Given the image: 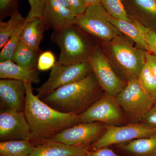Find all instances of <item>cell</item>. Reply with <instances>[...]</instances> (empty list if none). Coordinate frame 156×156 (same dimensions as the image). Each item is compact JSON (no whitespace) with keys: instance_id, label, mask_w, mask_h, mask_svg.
I'll return each mask as SVG.
<instances>
[{"instance_id":"obj_23","label":"cell","mask_w":156,"mask_h":156,"mask_svg":"<svg viewBox=\"0 0 156 156\" xmlns=\"http://www.w3.org/2000/svg\"><path fill=\"white\" fill-rule=\"evenodd\" d=\"M25 21V18L23 17L19 12L10 17L6 22H0V48L2 49L9 38L14 34L20 24Z\"/></svg>"},{"instance_id":"obj_10","label":"cell","mask_w":156,"mask_h":156,"mask_svg":"<svg viewBox=\"0 0 156 156\" xmlns=\"http://www.w3.org/2000/svg\"><path fill=\"white\" fill-rule=\"evenodd\" d=\"M105 130V124L99 122L81 123L62 130L50 140L68 145H89Z\"/></svg>"},{"instance_id":"obj_2","label":"cell","mask_w":156,"mask_h":156,"mask_svg":"<svg viewBox=\"0 0 156 156\" xmlns=\"http://www.w3.org/2000/svg\"><path fill=\"white\" fill-rule=\"evenodd\" d=\"M100 88L92 72L56 89L41 100L58 112L80 115L100 98Z\"/></svg>"},{"instance_id":"obj_28","label":"cell","mask_w":156,"mask_h":156,"mask_svg":"<svg viewBox=\"0 0 156 156\" xmlns=\"http://www.w3.org/2000/svg\"><path fill=\"white\" fill-rule=\"evenodd\" d=\"M56 63V58L51 51L42 52L38 59L37 68L39 71H44L52 69Z\"/></svg>"},{"instance_id":"obj_35","label":"cell","mask_w":156,"mask_h":156,"mask_svg":"<svg viewBox=\"0 0 156 156\" xmlns=\"http://www.w3.org/2000/svg\"><path fill=\"white\" fill-rule=\"evenodd\" d=\"M87 7L94 4L100 3L101 0H84Z\"/></svg>"},{"instance_id":"obj_34","label":"cell","mask_w":156,"mask_h":156,"mask_svg":"<svg viewBox=\"0 0 156 156\" xmlns=\"http://www.w3.org/2000/svg\"><path fill=\"white\" fill-rule=\"evenodd\" d=\"M146 62L156 78V56L149 53H146Z\"/></svg>"},{"instance_id":"obj_19","label":"cell","mask_w":156,"mask_h":156,"mask_svg":"<svg viewBox=\"0 0 156 156\" xmlns=\"http://www.w3.org/2000/svg\"><path fill=\"white\" fill-rule=\"evenodd\" d=\"M119 147L132 156H156V134L121 144Z\"/></svg>"},{"instance_id":"obj_4","label":"cell","mask_w":156,"mask_h":156,"mask_svg":"<svg viewBox=\"0 0 156 156\" xmlns=\"http://www.w3.org/2000/svg\"><path fill=\"white\" fill-rule=\"evenodd\" d=\"M115 98L125 116L132 123L140 122L155 103L143 89L138 79L128 81Z\"/></svg>"},{"instance_id":"obj_8","label":"cell","mask_w":156,"mask_h":156,"mask_svg":"<svg viewBox=\"0 0 156 156\" xmlns=\"http://www.w3.org/2000/svg\"><path fill=\"white\" fill-rule=\"evenodd\" d=\"M79 116L81 123L99 122L109 126L122 122L125 117L115 98L108 94L101 97Z\"/></svg>"},{"instance_id":"obj_21","label":"cell","mask_w":156,"mask_h":156,"mask_svg":"<svg viewBox=\"0 0 156 156\" xmlns=\"http://www.w3.org/2000/svg\"><path fill=\"white\" fill-rule=\"evenodd\" d=\"M34 147L30 140H25L1 141L0 156H28Z\"/></svg>"},{"instance_id":"obj_7","label":"cell","mask_w":156,"mask_h":156,"mask_svg":"<svg viewBox=\"0 0 156 156\" xmlns=\"http://www.w3.org/2000/svg\"><path fill=\"white\" fill-rule=\"evenodd\" d=\"M105 127L106 130L102 136L91 145L92 150L125 143L156 134V128L140 122L122 126L105 125Z\"/></svg>"},{"instance_id":"obj_15","label":"cell","mask_w":156,"mask_h":156,"mask_svg":"<svg viewBox=\"0 0 156 156\" xmlns=\"http://www.w3.org/2000/svg\"><path fill=\"white\" fill-rule=\"evenodd\" d=\"M89 145H68L48 140L35 146L28 156H86Z\"/></svg>"},{"instance_id":"obj_16","label":"cell","mask_w":156,"mask_h":156,"mask_svg":"<svg viewBox=\"0 0 156 156\" xmlns=\"http://www.w3.org/2000/svg\"><path fill=\"white\" fill-rule=\"evenodd\" d=\"M49 28L43 17H34L29 20H26L20 41L34 50L40 51V45L45 31Z\"/></svg>"},{"instance_id":"obj_5","label":"cell","mask_w":156,"mask_h":156,"mask_svg":"<svg viewBox=\"0 0 156 156\" xmlns=\"http://www.w3.org/2000/svg\"><path fill=\"white\" fill-rule=\"evenodd\" d=\"M109 14L101 3L87 7L83 14L76 16L75 24L90 35L104 41L116 37L119 30L109 20Z\"/></svg>"},{"instance_id":"obj_11","label":"cell","mask_w":156,"mask_h":156,"mask_svg":"<svg viewBox=\"0 0 156 156\" xmlns=\"http://www.w3.org/2000/svg\"><path fill=\"white\" fill-rule=\"evenodd\" d=\"M88 62L98 85L106 94L115 98L126 87L100 50H95Z\"/></svg>"},{"instance_id":"obj_14","label":"cell","mask_w":156,"mask_h":156,"mask_svg":"<svg viewBox=\"0 0 156 156\" xmlns=\"http://www.w3.org/2000/svg\"><path fill=\"white\" fill-rule=\"evenodd\" d=\"M76 16L58 0H46L41 15L53 31L61 30L74 24Z\"/></svg>"},{"instance_id":"obj_33","label":"cell","mask_w":156,"mask_h":156,"mask_svg":"<svg viewBox=\"0 0 156 156\" xmlns=\"http://www.w3.org/2000/svg\"><path fill=\"white\" fill-rule=\"evenodd\" d=\"M86 156H119L111 149L107 147L89 151Z\"/></svg>"},{"instance_id":"obj_30","label":"cell","mask_w":156,"mask_h":156,"mask_svg":"<svg viewBox=\"0 0 156 156\" xmlns=\"http://www.w3.org/2000/svg\"><path fill=\"white\" fill-rule=\"evenodd\" d=\"M66 8L70 10L76 16L83 13L87 6L84 0H58Z\"/></svg>"},{"instance_id":"obj_3","label":"cell","mask_w":156,"mask_h":156,"mask_svg":"<svg viewBox=\"0 0 156 156\" xmlns=\"http://www.w3.org/2000/svg\"><path fill=\"white\" fill-rule=\"evenodd\" d=\"M79 29L74 24L61 30L53 31L51 41L59 48L58 61L60 63L71 65L88 62L95 52L90 50Z\"/></svg>"},{"instance_id":"obj_24","label":"cell","mask_w":156,"mask_h":156,"mask_svg":"<svg viewBox=\"0 0 156 156\" xmlns=\"http://www.w3.org/2000/svg\"><path fill=\"white\" fill-rule=\"evenodd\" d=\"M25 21L18 26L2 48L0 52V62L12 60L14 52L20 41L21 33Z\"/></svg>"},{"instance_id":"obj_20","label":"cell","mask_w":156,"mask_h":156,"mask_svg":"<svg viewBox=\"0 0 156 156\" xmlns=\"http://www.w3.org/2000/svg\"><path fill=\"white\" fill-rule=\"evenodd\" d=\"M41 52V50H34L20 40L11 61L23 67L37 69L38 59Z\"/></svg>"},{"instance_id":"obj_27","label":"cell","mask_w":156,"mask_h":156,"mask_svg":"<svg viewBox=\"0 0 156 156\" xmlns=\"http://www.w3.org/2000/svg\"><path fill=\"white\" fill-rule=\"evenodd\" d=\"M133 22L139 30L150 52L156 56V32L141 24L137 20H133Z\"/></svg>"},{"instance_id":"obj_9","label":"cell","mask_w":156,"mask_h":156,"mask_svg":"<svg viewBox=\"0 0 156 156\" xmlns=\"http://www.w3.org/2000/svg\"><path fill=\"white\" fill-rule=\"evenodd\" d=\"M32 138L31 129L24 112L9 108H1V141L20 140L30 141Z\"/></svg>"},{"instance_id":"obj_1","label":"cell","mask_w":156,"mask_h":156,"mask_svg":"<svg viewBox=\"0 0 156 156\" xmlns=\"http://www.w3.org/2000/svg\"><path fill=\"white\" fill-rule=\"evenodd\" d=\"M24 83L26 90L24 113L31 129V140L43 142L62 130L81 123L79 115L56 110L34 94L31 83Z\"/></svg>"},{"instance_id":"obj_31","label":"cell","mask_w":156,"mask_h":156,"mask_svg":"<svg viewBox=\"0 0 156 156\" xmlns=\"http://www.w3.org/2000/svg\"><path fill=\"white\" fill-rule=\"evenodd\" d=\"M30 10L25 17L26 20H29L33 17H41L42 12L44 7L46 0H28Z\"/></svg>"},{"instance_id":"obj_32","label":"cell","mask_w":156,"mask_h":156,"mask_svg":"<svg viewBox=\"0 0 156 156\" xmlns=\"http://www.w3.org/2000/svg\"><path fill=\"white\" fill-rule=\"evenodd\" d=\"M140 123L149 127L156 128V102L153 106L143 118Z\"/></svg>"},{"instance_id":"obj_18","label":"cell","mask_w":156,"mask_h":156,"mask_svg":"<svg viewBox=\"0 0 156 156\" xmlns=\"http://www.w3.org/2000/svg\"><path fill=\"white\" fill-rule=\"evenodd\" d=\"M128 9L136 17L142 18L146 27L156 32V2L154 0H128Z\"/></svg>"},{"instance_id":"obj_13","label":"cell","mask_w":156,"mask_h":156,"mask_svg":"<svg viewBox=\"0 0 156 156\" xmlns=\"http://www.w3.org/2000/svg\"><path fill=\"white\" fill-rule=\"evenodd\" d=\"M26 90L24 82L13 79L0 80L1 108L24 112Z\"/></svg>"},{"instance_id":"obj_29","label":"cell","mask_w":156,"mask_h":156,"mask_svg":"<svg viewBox=\"0 0 156 156\" xmlns=\"http://www.w3.org/2000/svg\"><path fill=\"white\" fill-rule=\"evenodd\" d=\"M19 0H0L1 20L8 16L11 17L18 11Z\"/></svg>"},{"instance_id":"obj_12","label":"cell","mask_w":156,"mask_h":156,"mask_svg":"<svg viewBox=\"0 0 156 156\" xmlns=\"http://www.w3.org/2000/svg\"><path fill=\"white\" fill-rule=\"evenodd\" d=\"M112 49L117 63L128 81L138 79L146 63V53H141L130 45L119 42L113 44Z\"/></svg>"},{"instance_id":"obj_6","label":"cell","mask_w":156,"mask_h":156,"mask_svg":"<svg viewBox=\"0 0 156 156\" xmlns=\"http://www.w3.org/2000/svg\"><path fill=\"white\" fill-rule=\"evenodd\" d=\"M89 62L65 65L56 62L49 78L36 89L38 97L42 99L60 87L82 80L92 73Z\"/></svg>"},{"instance_id":"obj_26","label":"cell","mask_w":156,"mask_h":156,"mask_svg":"<svg viewBox=\"0 0 156 156\" xmlns=\"http://www.w3.org/2000/svg\"><path fill=\"white\" fill-rule=\"evenodd\" d=\"M100 3L111 17L133 22L129 18L122 0H101Z\"/></svg>"},{"instance_id":"obj_22","label":"cell","mask_w":156,"mask_h":156,"mask_svg":"<svg viewBox=\"0 0 156 156\" xmlns=\"http://www.w3.org/2000/svg\"><path fill=\"white\" fill-rule=\"evenodd\" d=\"M109 20L113 25L121 32L127 35L133 41L141 47L142 49L150 52L140 32L134 22H129L126 20L117 19L109 15Z\"/></svg>"},{"instance_id":"obj_17","label":"cell","mask_w":156,"mask_h":156,"mask_svg":"<svg viewBox=\"0 0 156 156\" xmlns=\"http://www.w3.org/2000/svg\"><path fill=\"white\" fill-rule=\"evenodd\" d=\"M38 71L23 67L12 61L0 62L1 79H13L36 84L40 81Z\"/></svg>"},{"instance_id":"obj_36","label":"cell","mask_w":156,"mask_h":156,"mask_svg":"<svg viewBox=\"0 0 156 156\" xmlns=\"http://www.w3.org/2000/svg\"><path fill=\"white\" fill-rule=\"evenodd\" d=\"M154 1L156 2V0H154Z\"/></svg>"},{"instance_id":"obj_25","label":"cell","mask_w":156,"mask_h":156,"mask_svg":"<svg viewBox=\"0 0 156 156\" xmlns=\"http://www.w3.org/2000/svg\"><path fill=\"white\" fill-rule=\"evenodd\" d=\"M138 80L143 89L156 102V78L146 62L140 73Z\"/></svg>"}]
</instances>
